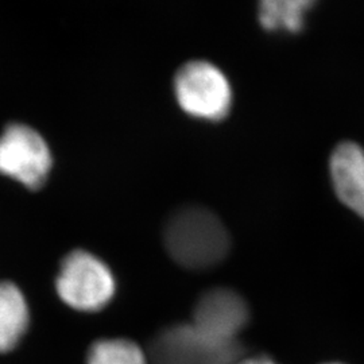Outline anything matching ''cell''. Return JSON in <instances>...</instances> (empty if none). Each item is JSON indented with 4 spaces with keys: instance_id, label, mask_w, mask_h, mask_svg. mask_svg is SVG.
Returning <instances> with one entry per match:
<instances>
[{
    "instance_id": "5b68a950",
    "label": "cell",
    "mask_w": 364,
    "mask_h": 364,
    "mask_svg": "<svg viewBox=\"0 0 364 364\" xmlns=\"http://www.w3.org/2000/svg\"><path fill=\"white\" fill-rule=\"evenodd\" d=\"M52 151L38 131L22 123L0 135V173L28 189L41 188L50 174Z\"/></svg>"
},
{
    "instance_id": "6da1fadb",
    "label": "cell",
    "mask_w": 364,
    "mask_h": 364,
    "mask_svg": "<svg viewBox=\"0 0 364 364\" xmlns=\"http://www.w3.org/2000/svg\"><path fill=\"white\" fill-rule=\"evenodd\" d=\"M164 237L173 260L191 270L213 267L230 251V236L224 224L201 207L177 210L168 221Z\"/></svg>"
},
{
    "instance_id": "52a82bcc",
    "label": "cell",
    "mask_w": 364,
    "mask_h": 364,
    "mask_svg": "<svg viewBox=\"0 0 364 364\" xmlns=\"http://www.w3.org/2000/svg\"><path fill=\"white\" fill-rule=\"evenodd\" d=\"M331 180L338 200L364 220V150L355 142L336 146L329 161Z\"/></svg>"
},
{
    "instance_id": "30bf717a",
    "label": "cell",
    "mask_w": 364,
    "mask_h": 364,
    "mask_svg": "<svg viewBox=\"0 0 364 364\" xmlns=\"http://www.w3.org/2000/svg\"><path fill=\"white\" fill-rule=\"evenodd\" d=\"M87 364H147V355L130 340L107 338L92 346Z\"/></svg>"
},
{
    "instance_id": "8992f818",
    "label": "cell",
    "mask_w": 364,
    "mask_h": 364,
    "mask_svg": "<svg viewBox=\"0 0 364 364\" xmlns=\"http://www.w3.org/2000/svg\"><path fill=\"white\" fill-rule=\"evenodd\" d=\"M250 318L247 304L236 291L219 287L196 302L192 326L215 341L235 344Z\"/></svg>"
},
{
    "instance_id": "8fae6325",
    "label": "cell",
    "mask_w": 364,
    "mask_h": 364,
    "mask_svg": "<svg viewBox=\"0 0 364 364\" xmlns=\"http://www.w3.org/2000/svg\"><path fill=\"white\" fill-rule=\"evenodd\" d=\"M235 364H277L270 358L266 356H252V358H246V359H237Z\"/></svg>"
},
{
    "instance_id": "3957f363",
    "label": "cell",
    "mask_w": 364,
    "mask_h": 364,
    "mask_svg": "<svg viewBox=\"0 0 364 364\" xmlns=\"http://www.w3.org/2000/svg\"><path fill=\"white\" fill-rule=\"evenodd\" d=\"M55 287L70 308L96 312L114 297L115 278L103 260L87 251H73L61 263Z\"/></svg>"
},
{
    "instance_id": "ba28073f",
    "label": "cell",
    "mask_w": 364,
    "mask_h": 364,
    "mask_svg": "<svg viewBox=\"0 0 364 364\" xmlns=\"http://www.w3.org/2000/svg\"><path fill=\"white\" fill-rule=\"evenodd\" d=\"M30 313L18 287L0 282V352L11 351L26 333Z\"/></svg>"
},
{
    "instance_id": "277c9868",
    "label": "cell",
    "mask_w": 364,
    "mask_h": 364,
    "mask_svg": "<svg viewBox=\"0 0 364 364\" xmlns=\"http://www.w3.org/2000/svg\"><path fill=\"white\" fill-rule=\"evenodd\" d=\"M240 352L237 343L215 341L192 324H180L156 335L147 353V364H235Z\"/></svg>"
},
{
    "instance_id": "9c48e42d",
    "label": "cell",
    "mask_w": 364,
    "mask_h": 364,
    "mask_svg": "<svg viewBox=\"0 0 364 364\" xmlns=\"http://www.w3.org/2000/svg\"><path fill=\"white\" fill-rule=\"evenodd\" d=\"M314 3L316 0H259L260 25L269 31L299 33L305 25V15Z\"/></svg>"
},
{
    "instance_id": "7a4b0ae2",
    "label": "cell",
    "mask_w": 364,
    "mask_h": 364,
    "mask_svg": "<svg viewBox=\"0 0 364 364\" xmlns=\"http://www.w3.org/2000/svg\"><path fill=\"white\" fill-rule=\"evenodd\" d=\"M174 95L183 112L218 122L228 115L232 88L220 69L208 61H191L174 77Z\"/></svg>"
},
{
    "instance_id": "7c38bea8",
    "label": "cell",
    "mask_w": 364,
    "mask_h": 364,
    "mask_svg": "<svg viewBox=\"0 0 364 364\" xmlns=\"http://www.w3.org/2000/svg\"><path fill=\"white\" fill-rule=\"evenodd\" d=\"M326 364H341V363H326Z\"/></svg>"
}]
</instances>
